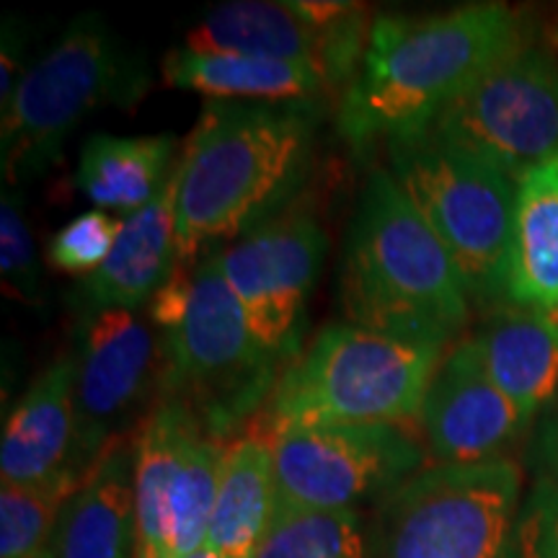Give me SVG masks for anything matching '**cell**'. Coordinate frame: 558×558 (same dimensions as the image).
Returning a JSON list of instances; mask_svg holds the SVG:
<instances>
[{
    "label": "cell",
    "mask_w": 558,
    "mask_h": 558,
    "mask_svg": "<svg viewBox=\"0 0 558 558\" xmlns=\"http://www.w3.org/2000/svg\"><path fill=\"white\" fill-rule=\"evenodd\" d=\"M320 120V99H207L179 156V262L199 264L295 207Z\"/></svg>",
    "instance_id": "1"
},
{
    "label": "cell",
    "mask_w": 558,
    "mask_h": 558,
    "mask_svg": "<svg viewBox=\"0 0 558 558\" xmlns=\"http://www.w3.org/2000/svg\"><path fill=\"white\" fill-rule=\"evenodd\" d=\"M527 41L507 3L378 13L360 73L341 90L339 132L354 150L435 124L450 104Z\"/></svg>",
    "instance_id": "2"
},
{
    "label": "cell",
    "mask_w": 558,
    "mask_h": 558,
    "mask_svg": "<svg viewBox=\"0 0 558 558\" xmlns=\"http://www.w3.org/2000/svg\"><path fill=\"white\" fill-rule=\"evenodd\" d=\"M347 324L448 349L471 318V298L448 248L388 169L369 173L339 267Z\"/></svg>",
    "instance_id": "3"
},
{
    "label": "cell",
    "mask_w": 558,
    "mask_h": 558,
    "mask_svg": "<svg viewBox=\"0 0 558 558\" xmlns=\"http://www.w3.org/2000/svg\"><path fill=\"white\" fill-rule=\"evenodd\" d=\"M150 88L143 52H132L99 13H83L37 62L26 68L0 111L3 181L39 179L62 160L65 140L96 109H132Z\"/></svg>",
    "instance_id": "4"
},
{
    "label": "cell",
    "mask_w": 558,
    "mask_h": 558,
    "mask_svg": "<svg viewBox=\"0 0 558 558\" xmlns=\"http://www.w3.org/2000/svg\"><path fill=\"white\" fill-rule=\"evenodd\" d=\"M445 352L354 324L324 326L279 375L264 427L414 422Z\"/></svg>",
    "instance_id": "5"
},
{
    "label": "cell",
    "mask_w": 558,
    "mask_h": 558,
    "mask_svg": "<svg viewBox=\"0 0 558 558\" xmlns=\"http://www.w3.org/2000/svg\"><path fill=\"white\" fill-rule=\"evenodd\" d=\"M284 362L251 331L209 251L197 264L184 316L160 337L158 399L181 403L228 442L267 409Z\"/></svg>",
    "instance_id": "6"
},
{
    "label": "cell",
    "mask_w": 558,
    "mask_h": 558,
    "mask_svg": "<svg viewBox=\"0 0 558 558\" xmlns=\"http://www.w3.org/2000/svg\"><path fill=\"white\" fill-rule=\"evenodd\" d=\"M388 171L448 248L476 303H509L518 181L432 130L390 137Z\"/></svg>",
    "instance_id": "7"
},
{
    "label": "cell",
    "mask_w": 558,
    "mask_h": 558,
    "mask_svg": "<svg viewBox=\"0 0 558 558\" xmlns=\"http://www.w3.org/2000/svg\"><path fill=\"white\" fill-rule=\"evenodd\" d=\"M522 494L512 458L432 463L375 505L369 558H507Z\"/></svg>",
    "instance_id": "8"
},
{
    "label": "cell",
    "mask_w": 558,
    "mask_h": 558,
    "mask_svg": "<svg viewBox=\"0 0 558 558\" xmlns=\"http://www.w3.org/2000/svg\"><path fill=\"white\" fill-rule=\"evenodd\" d=\"M277 512H357L427 469L407 424H326L271 432Z\"/></svg>",
    "instance_id": "9"
},
{
    "label": "cell",
    "mask_w": 558,
    "mask_h": 558,
    "mask_svg": "<svg viewBox=\"0 0 558 558\" xmlns=\"http://www.w3.org/2000/svg\"><path fill=\"white\" fill-rule=\"evenodd\" d=\"M222 445L181 403H153L132 435L137 558H186L205 548Z\"/></svg>",
    "instance_id": "10"
},
{
    "label": "cell",
    "mask_w": 558,
    "mask_h": 558,
    "mask_svg": "<svg viewBox=\"0 0 558 558\" xmlns=\"http://www.w3.org/2000/svg\"><path fill=\"white\" fill-rule=\"evenodd\" d=\"M427 130L514 181L541 166L556 163V54L525 41L481 75Z\"/></svg>",
    "instance_id": "11"
},
{
    "label": "cell",
    "mask_w": 558,
    "mask_h": 558,
    "mask_svg": "<svg viewBox=\"0 0 558 558\" xmlns=\"http://www.w3.org/2000/svg\"><path fill=\"white\" fill-rule=\"evenodd\" d=\"M70 354L75 365V458L86 476L158 401L160 339L143 313H94L75 318Z\"/></svg>",
    "instance_id": "12"
},
{
    "label": "cell",
    "mask_w": 558,
    "mask_h": 558,
    "mask_svg": "<svg viewBox=\"0 0 558 558\" xmlns=\"http://www.w3.org/2000/svg\"><path fill=\"white\" fill-rule=\"evenodd\" d=\"M326 248L324 226L300 205L243 239L213 248L251 331L284 367L303 352L311 295Z\"/></svg>",
    "instance_id": "13"
},
{
    "label": "cell",
    "mask_w": 558,
    "mask_h": 558,
    "mask_svg": "<svg viewBox=\"0 0 558 558\" xmlns=\"http://www.w3.org/2000/svg\"><path fill=\"white\" fill-rule=\"evenodd\" d=\"M369 26L373 21L362 3L331 26H316L300 16L292 0H230L194 26L186 47L308 62L329 75L333 90H344L360 73Z\"/></svg>",
    "instance_id": "14"
},
{
    "label": "cell",
    "mask_w": 558,
    "mask_h": 558,
    "mask_svg": "<svg viewBox=\"0 0 558 558\" xmlns=\"http://www.w3.org/2000/svg\"><path fill=\"white\" fill-rule=\"evenodd\" d=\"M418 422L432 463L437 465L507 458V450L533 429L488 378L471 339H460L445 352Z\"/></svg>",
    "instance_id": "15"
},
{
    "label": "cell",
    "mask_w": 558,
    "mask_h": 558,
    "mask_svg": "<svg viewBox=\"0 0 558 558\" xmlns=\"http://www.w3.org/2000/svg\"><path fill=\"white\" fill-rule=\"evenodd\" d=\"M177 190L179 163L148 207L124 215L109 259L70 290L68 303L75 316L148 311L150 300L169 282L179 262Z\"/></svg>",
    "instance_id": "16"
},
{
    "label": "cell",
    "mask_w": 558,
    "mask_h": 558,
    "mask_svg": "<svg viewBox=\"0 0 558 558\" xmlns=\"http://www.w3.org/2000/svg\"><path fill=\"white\" fill-rule=\"evenodd\" d=\"M73 380V354H58L16 401L0 442L3 484L37 486L88 476L75 458Z\"/></svg>",
    "instance_id": "17"
},
{
    "label": "cell",
    "mask_w": 558,
    "mask_h": 558,
    "mask_svg": "<svg viewBox=\"0 0 558 558\" xmlns=\"http://www.w3.org/2000/svg\"><path fill=\"white\" fill-rule=\"evenodd\" d=\"M486 375L530 424L558 399V316L497 305L469 337Z\"/></svg>",
    "instance_id": "18"
},
{
    "label": "cell",
    "mask_w": 558,
    "mask_h": 558,
    "mask_svg": "<svg viewBox=\"0 0 558 558\" xmlns=\"http://www.w3.org/2000/svg\"><path fill=\"white\" fill-rule=\"evenodd\" d=\"M52 558H137L132 437L117 439L68 499Z\"/></svg>",
    "instance_id": "19"
},
{
    "label": "cell",
    "mask_w": 558,
    "mask_h": 558,
    "mask_svg": "<svg viewBox=\"0 0 558 558\" xmlns=\"http://www.w3.org/2000/svg\"><path fill=\"white\" fill-rule=\"evenodd\" d=\"M277 518L271 432L248 427L222 445L205 546L222 558H256Z\"/></svg>",
    "instance_id": "20"
},
{
    "label": "cell",
    "mask_w": 558,
    "mask_h": 558,
    "mask_svg": "<svg viewBox=\"0 0 558 558\" xmlns=\"http://www.w3.org/2000/svg\"><path fill=\"white\" fill-rule=\"evenodd\" d=\"M160 78L222 101H313L329 96V75L308 62L256 58L241 52H205L173 47L160 60Z\"/></svg>",
    "instance_id": "21"
},
{
    "label": "cell",
    "mask_w": 558,
    "mask_h": 558,
    "mask_svg": "<svg viewBox=\"0 0 558 558\" xmlns=\"http://www.w3.org/2000/svg\"><path fill=\"white\" fill-rule=\"evenodd\" d=\"M179 156L173 135L117 137L96 132L81 150L75 184L99 209L132 215L158 197Z\"/></svg>",
    "instance_id": "22"
},
{
    "label": "cell",
    "mask_w": 558,
    "mask_h": 558,
    "mask_svg": "<svg viewBox=\"0 0 558 558\" xmlns=\"http://www.w3.org/2000/svg\"><path fill=\"white\" fill-rule=\"evenodd\" d=\"M509 303L558 316V160L518 181Z\"/></svg>",
    "instance_id": "23"
},
{
    "label": "cell",
    "mask_w": 558,
    "mask_h": 558,
    "mask_svg": "<svg viewBox=\"0 0 558 558\" xmlns=\"http://www.w3.org/2000/svg\"><path fill=\"white\" fill-rule=\"evenodd\" d=\"M78 478L0 488V558H52V543Z\"/></svg>",
    "instance_id": "24"
},
{
    "label": "cell",
    "mask_w": 558,
    "mask_h": 558,
    "mask_svg": "<svg viewBox=\"0 0 558 558\" xmlns=\"http://www.w3.org/2000/svg\"><path fill=\"white\" fill-rule=\"evenodd\" d=\"M256 558H369L360 512H277Z\"/></svg>",
    "instance_id": "25"
},
{
    "label": "cell",
    "mask_w": 558,
    "mask_h": 558,
    "mask_svg": "<svg viewBox=\"0 0 558 558\" xmlns=\"http://www.w3.org/2000/svg\"><path fill=\"white\" fill-rule=\"evenodd\" d=\"M0 277L9 295L29 305L41 300L39 256L19 186L3 190L0 199Z\"/></svg>",
    "instance_id": "26"
},
{
    "label": "cell",
    "mask_w": 558,
    "mask_h": 558,
    "mask_svg": "<svg viewBox=\"0 0 558 558\" xmlns=\"http://www.w3.org/2000/svg\"><path fill=\"white\" fill-rule=\"evenodd\" d=\"M120 230L122 220L111 218L107 209H88L52 235L47 259L54 269L88 277L109 259Z\"/></svg>",
    "instance_id": "27"
},
{
    "label": "cell",
    "mask_w": 558,
    "mask_h": 558,
    "mask_svg": "<svg viewBox=\"0 0 558 558\" xmlns=\"http://www.w3.org/2000/svg\"><path fill=\"white\" fill-rule=\"evenodd\" d=\"M507 558H558V486L533 478L518 507Z\"/></svg>",
    "instance_id": "28"
},
{
    "label": "cell",
    "mask_w": 558,
    "mask_h": 558,
    "mask_svg": "<svg viewBox=\"0 0 558 558\" xmlns=\"http://www.w3.org/2000/svg\"><path fill=\"white\" fill-rule=\"evenodd\" d=\"M525 465L533 478L558 486V399L543 411L530 429Z\"/></svg>",
    "instance_id": "29"
},
{
    "label": "cell",
    "mask_w": 558,
    "mask_h": 558,
    "mask_svg": "<svg viewBox=\"0 0 558 558\" xmlns=\"http://www.w3.org/2000/svg\"><path fill=\"white\" fill-rule=\"evenodd\" d=\"M24 26L19 19L3 21V47H0V111L9 107L13 94H16L21 78H24L26 68L21 65V54H24Z\"/></svg>",
    "instance_id": "30"
},
{
    "label": "cell",
    "mask_w": 558,
    "mask_h": 558,
    "mask_svg": "<svg viewBox=\"0 0 558 558\" xmlns=\"http://www.w3.org/2000/svg\"><path fill=\"white\" fill-rule=\"evenodd\" d=\"M186 558H222L220 554H215V550H209L207 546L205 548H199V550H194L192 556H186Z\"/></svg>",
    "instance_id": "31"
}]
</instances>
